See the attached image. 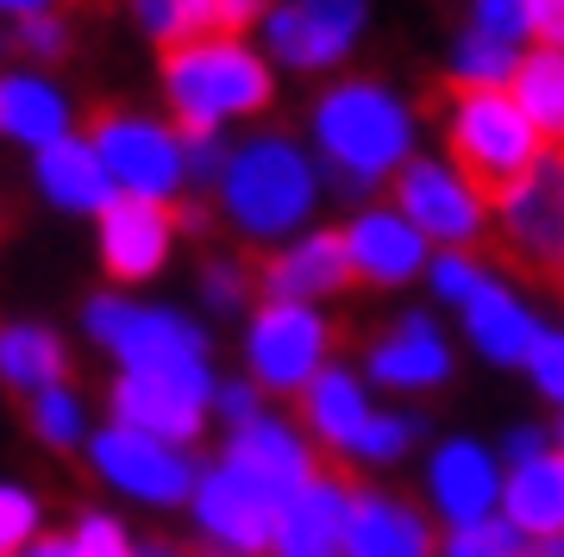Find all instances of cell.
I'll list each match as a JSON object with an SVG mask.
<instances>
[{"mask_svg": "<svg viewBox=\"0 0 564 557\" xmlns=\"http://www.w3.org/2000/svg\"><path fill=\"white\" fill-rule=\"evenodd\" d=\"M132 25H139L158 51L188 44V13H182V0H132Z\"/></svg>", "mask_w": 564, "mask_h": 557, "instance_id": "cell-41", "label": "cell"}, {"mask_svg": "<svg viewBox=\"0 0 564 557\" xmlns=\"http://www.w3.org/2000/svg\"><path fill=\"white\" fill-rule=\"evenodd\" d=\"M345 557H440L433 514L414 507L408 495H395V489L358 482L351 526H345Z\"/></svg>", "mask_w": 564, "mask_h": 557, "instance_id": "cell-20", "label": "cell"}, {"mask_svg": "<svg viewBox=\"0 0 564 557\" xmlns=\"http://www.w3.org/2000/svg\"><path fill=\"white\" fill-rule=\"evenodd\" d=\"M470 25L489 39L521 44L527 39V0H470Z\"/></svg>", "mask_w": 564, "mask_h": 557, "instance_id": "cell-43", "label": "cell"}, {"mask_svg": "<svg viewBox=\"0 0 564 557\" xmlns=\"http://www.w3.org/2000/svg\"><path fill=\"white\" fill-rule=\"evenodd\" d=\"M345 288H358V276H351V251H345L339 226H307L302 239H289L282 251L263 258V301L326 307Z\"/></svg>", "mask_w": 564, "mask_h": 557, "instance_id": "cell-17", "label": "cell"}, {"mask_svg": "<svg viewBox=\"0 0 564 557\" xmlns=\"http://www.w3.org/2000/svg\"><path fill=\"white\" fill-rule=\"evenodd\" d=\"M44 538V495L32 482H0V557H20Z\"/></svg>", "mask_w": 564, "mask_h": 557, "instance_id": "cell-35", "label": "cell"}, {"mask_svg": "<svg viewBox=\"0 0 564 557\" xmlns=\"http://www.w3.org/2000/svg\"><path fill=\"white\" fill-rule=\"evenodd\" d=\"M69 382V345L44 319H0V389L13 395H44Z\"/></svg>", "mask_w": 564, "mask_h": 557, "instance_id": "cell-26", "label": "cell"}, {"mask_svg": "<svg viewBox=\"0 0 564 557\" xmlns=\"http://www.w3.org/2000/svg\"><path fill=\"white\" fill-rule=\"evenodd\" d=\"M545 451H558V445H552V426H514V433L502 438V458H508V470H514V463L545 458Z\"/></svg>", "mask_w": 564, "mask_h": 557, "instance_id": "cell-46", "label": "cell"}, {"mask_svg": "<svg viewBox=\"0 0 564 557\" xmlns=\"http://www.w3.org/2000/svg\"><path fill=\"white\" fill-rule=\"evenodd\" d=\"M421 438H426V414H414V407H377V419H370V433H364V445H358V463L389 470V463H402Z\"/></svg>", "mask_w": 564, "mask_h": 557, "instance_id": "cell-33", "label": "cell"}, {"mask_svg": "<svg viewBox=\"0 0 564 557\" xmlns=\"http://www.w3.org/2000/svg\"><path fill=\"white\" fill-rule=\"evenodd\" d=\"M88 144L101 151L107 176L120 200H151V207H176L188 188V144L176 120L139 113V107H101L88 125Z\"/></svg>", "mask_w": 564, "mask_h": 557, "instance_id": "cell-6", "label": "cell"}, {"mask_svg": "<svg viewBox=\"0 0 564 557\" xmlns=\"http://www.w3.org/2000/svg\"><path fill=\"white\" fill-rule=\"evenodd\" d=\"M440 557H533V538L496 514V520H484V526H458V533H445Z\"/></svg>", "mask_w": 564, "mask_h": 557, "instance_id": "cell-36", "label": "cell"}, {"mask_svg": "<svg viewBox=\"0 0 564 557\" xmlns=\"http://www.w3.org/2000/svg\"><path fill=\"white\" fill-rule=\"evenodd\" d=\"M39 13H51V0H0V20H39Z\"/></svg>", "mask_w": 564, "mask_h": 557, "instance_id": "cell-48", "label": "cell"}, {"mask_svg": "<svg viewBox=\"0 0 564 557\" xmlns=\"http://www.w3.org/2000/svg\"><path fill=\"white\" fill-rule=\"evenodd\" d=\"M521 63H527L521 44L489 39L477 25H464L458 39H452V88H514Z\"/></svg>", "mask_w": 564, "mask_h": 557, "instance_id": "cell-29", "label": "cell"}, {"mask_svg": "<svg viewBox=\"0 0 564 557\" xmlns=\"http://www.w3.org/2000/svg\"><path fill=\"white\" fill-rule=\"evenodd\" d=\"M214 414L226 419V433H239V426H251V419H263V389L251 376H232L220 382V395H214Z\"/></svg>", "mask_w": 564, "mask_h": 557, "instance_id": "cell-44", "label": "cell"}, {"mask_svg": "<svg viewBox=\"0 0 564 557\" xmlns=\"http://www.w3.org/2000/svg\"><path fill=\"white\" fill-rule=\"evenodd\" d=\"M527 382L540 389V401H552L564 414V326H545L540 351L527 358Z\"/></svg>", "mask_w": 564, "mask_h": 557, "instance_id": "cell-42", "label": "cell"}, {"mask_svg": "<svg viewBox=\"0 0 564 557\" xmlns=\"http://www.w3.org/2000/svg\"><path fill=\"white\" fill-rule=\"evenodd\" d=\"M182 144H188V188H214L220 195L226 163H232L226 132H182Z\"/></svg>", "mask_w": 564, "mask_h": 557, "instance_id": "cell-40", "label": "cell"}, {"mask_svg": "<svg viewBox=\"0 0 564 557\" xmlns=\"http://www.w3.org/2000/svg\"><path fill=\"white\" fill-rule=\"evenodd\" d=\"M533 557H564V533L558 538H533Z\"/></svg>", "mask_w": 564, "mask_h": 557, "instance_id": "cell-49", "label": "cell"}, {"mask_svg": "<svg viewBox=\"0 0 564 557\" xmlns=\"http://www.w3.org/2000/svg\"><path fill=\"white\" fill-rule=\"evenodd\" d=\"M339 319L326 307H302V301H258V314L245 319V376L263 395H302L307 382L339 363Z\"/></svg>", "mask_w": 564, "mask_h": 557, "instance_id": "cell-5", "label": "cell"}, {"mask_svg": "<svg viewBox=\"0 0 564 557\" xmlns=\"http://www.w3.org/2000/svg\"><path fill=\"white\" fill-rule=\"evenodd\" d=\"M307 125H314L321 163L351 200L370 195L377 182H395L421 157L414 151V139H421L414 100H402L377 76H339L333 88H321L314 107H307Z\"/></svg>", "mask_w": 564, "mask_h": 557, "instance_id": "cell-1", "label": "cell"}, {"mask_svg": "<svg viewBox=\"0 0 564 557\" xmlns=\"http://www.w3.org/2000/svg\"><path fill=\"white\" fill-rule=\"evenodd\" d=\"M0 139L25 144L32 157L76 139V100L39 69H0Z\"/></svg>", "mask_w": 564, "mask_h": 557, "instance_id": "cell-25", "label": "cell"}, {"mask_svg": "<svg viewBox=\"0 0 564 557\" xmlns=\"http://www.w3.org/2000/svg\"><path fill=\"white\" fill-rule=\"evenodd\" d=\"M314 207H321V163L295 132L263 125V132L232 144V163L220 182V219L245 244L282 251L289 239L307 232Z\"/></svg>", "mask_w": 564, "mask_h": 557, "instance_id": "cell-2", "label": "cell"}, {"mask_svg": "<svg viewBox=\"0 0 564 557\" xmlns=\"http://www.w3.org/2000/svg\"><path fill=\"white\" fill-rule=\"evenodd\" d=\"M132 314H139V301L126 295V288H101V295L82 301V332L113 358V345H120V332L132 326Z\"/></svg>", "mask_w": 564, "mask_h": 557, "instance_id": "cell-38", "label": "cell"}, {"mask_svg": "<svg viewBox=\"0 0 564 557\" xmlns=\"http://www.w3.org/2000/svg\"><path fill=\"white\" fill-rule=\"evenodd\" d=\"M508 95L521 100V113L533 120L545 151H564V51H540V44H533Z\"/></svg>", "mask_w": 564, "mask_h": 557, "instance_id": "cell-28", "label": "cell"}, {"mask_svg": "<svg viewBox=\"0 0 564 557\" xmlns=\"http://www.w3.org/2000/svg\"><path fill=\"white\" fill-rule=\"evenodd\" d=\"M32 182H39V195H44L51 214L95 219V226H101V219L113 214V200H120V188H113V176H107L101 151L88 144V132L39 151V157H32Z\"/></svg>", "mask_w": 564, "mask_h": 557, "instance_id": "cell-24", "label": "cell"}, {"mask_svg": "<svg viewBox=\"0 0 564 557\" xmlns=\"http://www.w3.org/2000/svg\"><path fill=\"white\" fill-rule=\"evenodd\" d=\"M107 414L120 426H132V433H151L163 445H176V451H195L214 401L188 395V389H170V382H151V376H113L107 382Z\"/></svg>", "mask_w": 564, "mask_h": 557, "instance_id": "cell-22", "label": "cell"}, {"mask_svg": "<svg viewBox=\"0 0 564 557\" xmlns=\"http://www.w3.org/2000/svg\"><path fill=\"white\" fill-rule=\"evenodd\" d=\"M452 370H458V351H452V339H445V326L433 314H395L364 345V382L402 401L440 395Z\"/></svg>", "mask_w": 564, "mask_h": 557, "instance_id": "cell-12", "label": "cell"}, {"mask_svg": "<svg viewBox=\"0 0 564 557\" xmlns=\"http://www.w3.org/2000/svg\"><path fill=\"white\" fill-rule=\"evenodd\" d=\"M188 514H195V526H202L207 551H220V557H270L276 551L282 507L263 495V489H251L239 470H226L220 458L202 463V482H195Z\"/></svg>", "mask_w": 564, "mask_h": 557, "instance_id": "cell-13", "label": "cell"}, {"mask_svg": "<svg viewBox=\"0 0 564 557\" xmlns=\"http://www.w3.org/2000/svg\"><path fill=\"white\" fill-rule=\"evenodd\" d=\"M25 426L39 438L44 451H88V395H82L76 382H63V389H44V395L25 401Z\"/></svg>", "mask_w": 564, "mask_h": 557, "instance_id": "cell-30", "label": "cell"}, {"mask_svg": "<svg viewBox=\"0 0 564 557\" xmlns=\"http://www.w3.org/2000/svg\"><path fill=\"white\" fill-rule=\"evenodd\" d=\"M364 25H370V0H276V13L263 20V51L282 69L333 76L364 44Z\"/></svg>", "mask_w": 564, "mask_h": 557, "instance_id": "cell-11", "label": "cell"}, {"mask_svg": "<svg viewBox=\"0 0 564 557\" xmlns=\"http://www.w3.org/2000/svg\"><path fill=\"white\" fill-rule=\"evenodd\" d=\"M314 451H321V445H314L295 419L263 414V419H251V426H239V433H226L220 463H226V470H239L251 489H263L276 507H289V501H295L307 482L326 470Z\"/></svg>", "mask_w": 564, "mask_h": 557, "instance_id": "cell-15", "label": "cell"}, {"mask_svg": "<svg viewBox=\"0 0 564 557\" xmlns=\"http://www.w3.org/2000/svg\"><path fill=\"white\" fill-rule=\"evenodd\" d=\"M20 557H82V551H76V538H69V533H44L39 545L20 551Z\"/></svg>", "mask_w": 564, "mask_h": 557, "instance_id": "cell-47", "label": "cell"}, {"mask_svg": "<svg viewBox=\"0 0 564 557\" xmlns=\"http://www.w3.org/2000/svg\"><path fill=\"white\" fill-rule=\"evenodd\" d=\"M339 232H345V251H351V276L364 288H408V282L426 276L433 258H440L395 207H358Z\"/></svg>", "mask_w": 564, "mask_h": 557, "instance_id": "cell-18", "label": "cell"}, {"mask_svg": "<svg viewBox=\"0 0 564 557\" xmlns=\"http://www.w3.org/2000/svg\"><path fill=\"white\" fill-rule=\"evenodd\" d=\"M82 458H88V477L107 482L113 495L139 501V507H188L195 482H202V463L188 451H176V445H163L151 433H132L120 419L95 426Z\"/></svg>", "mask_w": 564, "mask_h": 557, "instance_id": "cell-8", "label": "cell"}, {"mask_svg": "<svg viewBox=\"0 0 564 557\" xmlns=\"http://www.w3.org/2000/svg\"><path fill=\"white\" fill-rule=\"evenodd\" d=\"M496 244L521 276L564 282V151H545L514 188L496 195Z\"/></svg>", "mask_w": 564, "mask_h": 557, "instance_id": "cell-9", "label": "cell"}, {"mask_svg": "<svg viewBox=\"0 0 564 557\" xmlns=\"http://www.w3.org/2000/svg\"><path fill=\"white\" fill-rule=\"evenodd\" d=\"M440 139L445 157L484 195H502L545 157V139L521 113V100L508 88H445L440 95Z\"/></svg>", "mask_w": 564, "mask_h": 557, "instance_id": "cell-4", "label": "cell"}, {"mask_svg": "<svg viewBox=\"0 0 564 557\" xmlns=\"http://www.w3.org/2000/svg\"><path fill=\"white\" fill-rule=\"evenodd\" d=\"M351 501H358V477L326 463L302 495L282 507L276 520V551L270 557H345V526H351Z\"/></svg>", "mask_w": 564, "mask_h": 557, "instance_id": "cell-19", "label": "cell"}, {"mask_svg": "<svg viewBox=\"0 0 564 557\" xmlns=\"http://www.w3.org/2000/svg\"><path fill=\"white\" fill-rule=\"evenodd\" d=\"M182 13H188V39H245L276 7L270 0H182Z\"/></svg>", "mask_w": 564, "mask_h": 557, "instance_id": "cell-34", "label": "cell"}, {"mask_svg": "<svg viewBox=\"0 0 564 557\" xmlns=\"http://www.w3.org/2000/svg\"><path fill=\"white\" fill-rule=\"evenodd\" d=\"M163 100L182 132H226L276 100V63L245 39H188L163 51Z\"/></svg>", "mask_w": 564, "mask_h": 557, "instance_id": "cell-3", "label": "cell"}, {"mask_svg": "<svg viewBox=\"0 0 564 557\" xmlns=\"http://www.w3.org/2000/svg\"><path fill=\"white\" fill-rule=\"evenodd\" d=\"M176 207H151V200H113V214L95 226V251H101L107 288H139L163 276V263L176 258Z\"/></svg>", "mask_w": 564, "mask_h": 557, "instance_id": "cell-16", "label": "cell"}, {"mask_svg": "<svg viewBox=\"0 0 564 557\" xmlns=\"http://www.w3.org/2000/svg\"><path fill=\"white\" fill-rule=\"evenodd\" d=\"M464 339H470V351L484 363H496V370H527V358L545 339V319L514 282L496 276L484 295L464 307Z\"/></svg>", "mask_w": 564, "mask_h": 557, "instance_id": "cell-21", "label": "cell"}, {"mask_svg": "<svg viewBox=\"0 0 564 557\" xmlns=\"http://www.w3.org/2000/svg\"><path fill=\"white\" fill-rule=\"evenodd\" d=\"M207 351H214V345H207L202 319L139 301L132 326H126L120 345H113V363H120V376H151V382H170V389H188V395L214 401L220 395V376H214Z\"/></svg>", "mask_w": 564, "mask_h": 557, "instance_id": "cell-10", "label": "cell"}, {"mask_svg": "<svg viewBox=\"0 0 564 557\" xmlns=\"http://www.w3.org/2000/svg\"><path fill=\"white\" fill-rule=\"evenodd\" d=\"M421 482H426V507L445 520V533H458V526H484V520L502 514L508 470L484 438H440L426 451Z\"/></svg>", "mask_w": 564, "mask_h": 557, "instance_id": "cell-14", "label": "cell"}, {"mask_svg": "<svg viewBox=\"0 0 564 557\" xmlns=\"http://www.w3.org/2000/svg\"><path fill=\"white\" fill-rule=\"evenodd\" d=\"M69 538H76L82 557H139V538L126 533V520L107 514V507H82Z\"/></svg>", "mask_w": 564, "mask_h": 557, "instance_id": "cell-37", "label": "cell"}, {"mask_svg": "<svg viewBox=\"0 0 564 557\" xmlns=\"http://www.w3.org/2000/svg\"><path fill=\"white\" fill-rule=\"evenodd\" d=\"M389 207L440 251H477L496 232V195H484L452 157H414L389 182Z\"/></svg>", "mask_w": 564, "mask_h": 557, "instance_id": "cell-7", "label": "cell"}, {"mask_svg": "<svg viewBox=\"0 0 564 557\" xmlns=\"http://www.w3.org/2000/svg\"><path fill=\"white\" fill-rule=\"evenodd\" d=\"M527 39L540 51H564V0H527Z\"/></svg>", "mask_w": 564, "mask_h": 557, "instance_id": "cell-45", "label": "cell"}, {"mask_svg": "<svg viewBox=\"0 0 564 557\" xmlns=\"http://www.w3.org/2000/svg\"><path fill=\"white\" fill-rule=\"evenodd\" d=\"M13 51H20L25 63H63V57H69V25H63V13L20 20V25H13Z\"/></svg>", "mask_w": 564, "mask_h": 557, "instance_id": "cell-39", "label": "cell"}, {"mask_svg": "<svg viewBox=\"0 0 564 557\" xmlns=\"http://www.w3.org/2000/svg\"><path fill=\"white\" fill-rule=\"evenodd\" d=\"M502 520L521 526L527 538H558L564 533V451H545V458L508 470Z\"/></svg>", "mask_w": 564, "mask_h": 557, "instance_id": "cell-27", "label": "cell"}, {"mask_svg": "<svg viewBox=\"0 0 564 557\" xmlns=\"http://www.w3.org/2000/svg\"><path fill=\"white\" fill-rule=\"evenodd\" d=\"M489 282H496V263H489L484 251H440V258H433V270H426L433 301H440V307H458V314L484 295Z\"/></svg>", "mask_w": 564, "mask_h": 557, "instance_id": "cell-32", "label": "cell"}, {"mask_svg": "<svg viewBox=\"0 0 564 557\" xmlns=\"http://www.w3.org/2000/svg\"><path fill=\"white\" fill-rule=\"evenodd\" d=\"M295 407H302V433L314 438L321 451H333V458H358L364 433H370V419H377L370 382H364L351 363L321 370V376L295 395Z\"/></svg>", "mask_w": 564, "mask_h": 557, "instance_id": "cell-23", "label": "cell"}, {"mask_svg": "<svg viewBox=\"0 0 564 557\" xmlns=\"http://www.w3.org/2000/svg\"><path fill=\"white\" fill-rule=\"evenodd\" d=\"M202 307L207 314H258V301H263V263H245L232 258V251H214V258L202 263Z\"/></svg>", "mask_w": 564, "mask_h": 557, "instance_id": "cell-31", "label": "cell"}]
</instances>
